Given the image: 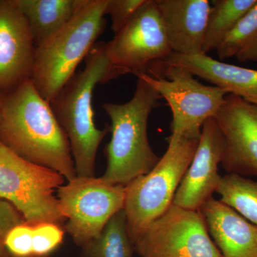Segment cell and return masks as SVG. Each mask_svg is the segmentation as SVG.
I'll use <instances>...</instances> for the list:
<instances>
[{"instance_id":"24","label":"cell","mask_w":257,"mask_h":257,"mask_svg":"<svg viewBox=\"0 0 257 257\" xmlns=\"http://www.w3.org/2000/svg\"><path fill=\"white\" fill-rule=\"evenodd\" d=\"M25 222L23 216L11 204L0 199V256L6 254L5 242L10 231Z\"/></svg>"},{"instance_id":"19","label":"cell","mask_w":257,"mask_h":257,"mask_svg":"<svg viewBox=\"0 0 257 257\" xmlns=\"http://www.w3.org/2000/svg\"><path fill=\"white\" fill-rule=\"evenodd\" d=\"M257 0H214L204 39L203 53L216 51L240 20L256 4Z\"/></svg>"},{"instance_id":"16","label":"cell","mask_w":257,"mask_h":257,"mask_svg":"<svg viewBox=\"0 0 257 257\" xmlns=\"http://www.w3.org/2000/svg\"><path fill=\"white\" fill-rule=\"evenodd\" d=\"M159 63L187 69L195 77L211 83L229 94L257 104V70L225 63L206 54H172Z\"/></svg>"},{"instance_id":"25","label":"cell","mask_w":257,"mask_h":257,"mask_svg":"<svg viewBox=\"0 0 257 257\" xmlns=\"http://www.w3.org/2000/svg\"><path fill=\"white\" fill-rule=\"evenodd\" d=\"M5 257H12V256H8V255L5 254ZM34 257H50V256H34Z\"/></svg>"},{"instance_id":"7","label":"cell","mask_w":257,"mask_h":257,"mask_svg":"<svg viewBox=\"0 0 257 257\" xmlns=\"http://www.w3.org/2000/svg\"><path fill=\"white\" fill-rule=\"evenodd\" d=\"M144 78L167 101L172 114V134L200 138L205 121L214 118L229 93L202 84L183 67L156 63ZM139 76V75H138Z\"/></svg>"},{"instance_id":"2","label":"cell","mask_w":257,"mask_h":257,"mask_svg":"<svg viewBox=\"0 0 257 257\" xmlns=\"http://www.w3.org/2000/svg\"><path fill=\"white\" fill-rule=\"evenodd\" d=\"M84 69L76 72L50 102L57 121L68 138L78 177H95L98 148L110 132L94 124L92 96L98 84L111 80V66L105 42L95 44L85 58Z\"/></svg>"},{"instance_id":"10","label":"cell","mask_w":257,"mask_h":257,"mask_svg":"<svg viewBox=\"0 0 257 257\" xmlns=\"http://www.w3.org/2000/svg\"><path fill=\"white\" fill-rule=\"evenodd\" d=\"M140 257H221L199 211L172 204L134 243Z\"/></svg>"},{"instance_id":"17","label":"cell","mask_w":257,"mask_h":257,"mask_svg":"<svg viewBox=\"0 0 257 257\" xmlns=\"http://www.w3.org/2000/svg\"><path fill=\"white\" fill-rule=\"evenodd\" d=\"M83 0H13L28 21L35 45H41L73 18Z\"/></svg>"},{"instance_id":"8","label":"cell","mask_w":257,"mask_h":257,"mask_svg":"<svg viewBox=\"0 0 257 257\" xmlns=\"http://www.w3.org/2000/svg\"><path fill=\"white\" fill-rule=\"evenodd\" d=\"M57 197L65 218L64 230L82 248L124 209L125 186L108 183L101 177L77 176L59 188Z\"/></svg>"},{"instance_id":"9","label":"cell","mask_w":257,"mask_h":257,"mask_svg":"<svg viewBox=\"0 0 257 257\" xmlns=\"http://www.w3.org/2000/svg\"><path fill=\"white\" fill-rule=\"evenodd\" d=\"M111 78L148 74L172 53L155 0H147L122 30L105 42Z\"/></svg>"},{"instance_id":"13","label":"cell","mask_w":257,"mask_h":257,"mask_svg":"<svg viewBox=\"0 0 257 257\" xmlns=\"http://www.w3.org/2000/svg\"><path fill=\"white\" fill-rule=\"evenodd\" d=\"M35 49L23 13L13 0H0V94L31 78Z\"/></svg>"},{"instance_id":"22","label":"cell","mask_w":257,"mask_h":257,"mask_svg":"<svg viewBox=\"0 0 257 257\" xmlns=\"http://www.w3.org/2000/svg\"><path fill=\"white\" fill-rule=\"evenodd\" d=\"M216 192L221 202L257 226V181L228 174L221 177Z\"/></svg>"},{"instance_id":"26","label":"cell","mask_w":257,"mask_h":257,"mask_svg":"<svg viewBox=\"0 0 257 257\" xmlns=\"http://www.w3.org/2000/svg\"><path fill=\"white\" fill-rule=\"evenodd\" d=\"M0 257H2V256H0Z\"/></svg>"},{"instance_id":"5","label":"cell","mask_w":257,"mask_h":257,"mask_svg":"<svg viewBox=\"0 0 257 257\" xmlns=\"http://www.w3.org/2000/svg\"><path fill=\"white\" fill-rule=\"evenodd\" d=\"M167 141V151L156 166L125 186L124 210L133 244L144 230L172 205L199 138L172 134Z\"/></svg>"},{"instance_id":"11","label":"cell","mask_w":257,"mask_h":257,"mask_svg":"<svg viewBox=\"0 0 257 257\" xmlns=\"http://www.w3.org/2000/svg\"><path fill=\"white\" fill-rule=\"evenodd\" d=\"M214 118L224 139L223 168L229 175L257 177V104L229 94Z\"/></svg>"},{"instance_id":"23","label":"cell","mask_w":257,"mask_h":257,"mask_svg":"<svg viewBox=\"0 0 257 257\" xmlns=\"http://www.w3.org/2000/svg\"><path fill=\"white\" fill-rule=\"evenodd\" d=\"M147 0H107L105 15L111 19V30L114 35L121 31L141 9Z\"/></svg>"},{"instance_id":"12","label":"cell","mask_w":257,"mask_h":257,"mask_svg":"<svg viewBox=\"0 0 257 257\" xmlns=\"http://www.w3.org/2000/svg\"><path fill=\"white\" fill-rule=\"evenodd\" d=\"M224 151V137L214 118H210L203 125L195 154L172 204L198 211L212 197L220 183L219 165L222 162Z\"/></svg>"},{"instance_id":"15","label":"cell","mask_w":257,"mask_h":257,"mask_svg":"<svg viewBox=\"0 0 257 257\" xmlns=\"http://www.w3.org/2000/svg\"><path fill=\"white\" fill-rule=\"evenodd\" d=\"M221 257H257V226L211 197L199 209Z\"/></svg>"},{"instance_id":"6","label":"cell","mask_w":257,"mask_h":257,"mask_svg":"<svg viewBox=\"0 0 257 257\" xmlns=\"http://www.w3.org/2000/svg\"><path fill=\"white\" fill-rule=\"evenodd\" d=\"M65 179L55 170L24 160L0 143V199L11 204L25 222L62 225L66 221L55 194Z\"/></svg>"},{"instance_id":"1","label":"cell","mask_w":257,"mask_h":257,"mask_svg":"<svg viewBox=\"0 0 257 257\" xmlns=\"http://www.w3.org/2000/svg\"><path fill=\"white\" fill-rule=\"evenodd\" d=\"M0 143L32 163L77 177L67 135L31 79L0 94Z\"/></svg>"},{"instance_id":"14","label":"cell","mask_w":257,"mask_h":257,"mask_svg":"<svg viewBox=\"0 0 257 257\" xmlns=\"http://www.w3.org/2000/svg\"><path fill=\"white\" fill-rule=\"evenodd\" d=\"M173 53H203L211 9L209 0H155Z\"/></svg>"},{"instance_id":"20","label":"cell","mask_w":257,"mask_h":257,"mask_svg":"<svg viewBox=\"0 0 257 257\" xmlns=\"http://www.w3.org/2000/svg\"><path fill=\"white\" fill-rule=\"evenodd\" d=\"M134 252L123 209L109 219L97 237L82 246L81 257H133Z\"/></svg>"},{"instance_id":"18","label":"cell","mask_w":257,"mask_h":257,"mask_svg":"<svg viewBox=\"0 0 257 257\" xmlns=\"http://www.w3.org/2000/svg\"><path fill=\"white\" fill-rule=\"evenodd\" d=\"M65 230L52 222H23L13 228L5 239L6 254L12 257L50 256L64 241Z\"/></svg>"},{"instance_id":"4","label":"cell","mask_w":257,"mask_h":257,"mask_svg":"<svg viewBox=\"0 0 257 257\" xmlns=\"http://www.w3.org/2000/svg\"><path fill=\"white\" fill-rule=\"evenodd\" d=\"M107 0H83L73 18L35 49L31 79L51 102L76 73L106 27Z\"/></svg>"},{"instance_id":"21","label":"cell","mask_w":257,"mask_h":257,"mask_svg":"<svg viewBox=\"0 0 257 257\" xmlns=\"http://www.w3.org/2000/svg\"><path fill=\"white\" fill-rule=\"evenodd\" d=\"M219 60L235 57L239 62H257V1L225 37L216 50Z\"/></svg>"},{"instance_id":"3","label":"cell","mask_w":257,"mask_h":257,"mask_svg":"<svg viewBox=\"0 0 257 257\" xmlns=\"http://www.w3.org/2000/svg\"><path fill=\"white\" fill-rule=\"evenodd\" d=\"M133 97L124 104L106 102L110 142L106 146V168L101 178L108 183L126 186L149 173L160 160L152 150L147 135L152 111L160 105L161 96L143 76H138Z\"/></svg>"}]
</instances>
